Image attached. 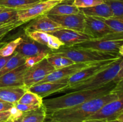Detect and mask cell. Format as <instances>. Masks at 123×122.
<instances>
[{
	"label": "cell",
	"instance_id": "cell-1",
	"mask_svg": "<svg viewBox=\"0 0 123 122\" xmlns=\"http://www.w3.org/2000/svg\"><path fill=\"white\" fill-rule=\"evenodd\" d=\"M118 98V94L112 91L106 95L94 98L76 106L48 114L46 118L56 122H83L106 104Z\"/></svg>",
	"mask_w": 123,
	"mask_h": 122
},
{
	"label": "cell",
	"instance_id": "cell-2",
	"mask_svg": "<svg viewBox=\"0 0 123 122\" xmlns=\"http://www.w3.org/2000/svg\"><path fill=\"white\" fill-rule=\"evenodd\" d=\"M116 84L112 81L94 89L69 92L57 98L43 100V105L48 114L58 110L73 107L94 98L106 95L113 90Z\"/></svg>",
	"mask_w": 123,
	"mask_h": 122
},
{
	"label": "cell",
	"instance_id": "cell-3",
	"mask_svg": "<svg viewBox=\"0 0 123 122\" xmlns=\"http://www.w3.org/2000/svg\"><path fill=\"white\" fill-rule=\"evenodd\" d=\"M50 53L67 57L75 63H92L106 60H116L121 57L119 54L102 52L91 49L66 45H63L58 50H52Z\"/></svg>",
	"mask_w": 123,
	"mask_h": 122
},
{
	"label": "cell",
	"instance_id": "cell-4",
	"mask_svg": "<svg viewBox=\"0 0 123 122\" xmlns=\"http://www.w3.org/2000/svg\"><path fill=\"white\" fill-rule=\"evenodd\" d=\"M123 57H120L113 62L109 67L95 74L91 77L75 84L68 87L64 92H73L85 90H91L98 88L111 82L116 77L121 67Z\"/></svg>",
	"mask_w": 123,
	"mask_h": 122
},
{
	"label": "cell",
	"instance_id": "cell-5",
	"mask_svg": "<svg viewBox=\"0 0 123 122\" xmlns=\"http://www.w3.org/2000/svg\"><path fill=\"white\" fill-rule=\"evenodd\" d=\"M123 44V33L115 32L102 38L90 39L72 47L91 49L102 52L119 54V49Z\"/></svg>",
	"mask_w": 123,
	"mask_h": 122
},
{
	"label": "cell",
	"instance_id": "cell-6",
	"mask_svg": "<svg viewBox=\"0 0 123 122\" xmlns=\"http://www.w3.org/2000/svg\"><path fill=\"white\" fill-rule=\"evenodd\" d=\"M55 70V68L48 62L46 57L28 69L24 77V86L28 89L42 81Z\"/></svg>",
	"mask_w": 123,
	"mask_h": 122
},
{
	"label": "cell",
	"instance_id": "cell-7",
	"mask_svg": "<svg viewBox=\"0 0 123 122\" xmlns=\"http://www.w3.org/2000/svg\"><path fill=\"white\" fill-rule=\"evenodd\" d=\"M62 1L63 0H46L36 4L27 9L18 11V20L27 22L40 16L46 14L54 6Z\"/></svg>",
	"mask_w": 123,
	"mask_h": 122
},
{
	"label": "cell",
	"instance_id": "cell-8",
	"mask_svg": "<svg viewBox=\"0 0 123 122\" xmlns=\"http://www.w3.org/2000/svg\"><path fill=\"white\" fill-rule=\"evenodd\" d=\"M119 98L106 104L86 120H115L123 110V91L114 92Z\"/></svg>",
	"mask_w": 123,
	"mask_h": 122
},
{
	"label": "cell",
	"instance_id": "cell-9",
	"mask_svg": "<svg viewBox=\"0 0 123 122\" xmlns=\"http://www.w3.org/2000/svg\"><path fill=\"white\" fill-rule=\"evenodd\" d=\"M116 60H106L94 62L91 65L77 72L68 78V87L91 77L101 71L108 68Z\"/></svg>",
	"mask_w": 123,
	"mask_h": 122
},
{
	"label": "cell",
	"instance_id": "cell-10",
	"mask_svg": "<svg viewBox=\"0 0 123 122\" xmlns=\"http://www.w3.org/2000/svg\"><path fill=\"white\" fill-rule=\"evenodd\" d=\"M115 32L101 18L85 16L84 33L91 39L102 38Z\"/></svg>",
	"mask_w": 123,
	"mask_h": 122
},
{
	"label": "cell",
	"instance_id": "cell-11",
	"mask_svg": "<svg viewBox=\"0 0 123 122\" xmlns=\"http://www.w3.org/2000/svg\"><path fill=\"white\" fill-rule=\"evenodd\" d=\"M48 17L64 28L84 32L85 29V16L80 12L70 15H48Z\"/></svg>",
	"mask_w": 123,
	"mask_h": 122
},
{
	"label": "cell",
	"instance_id": "cell-12",
	"mask_svg": "<svg viewBox=\"0 0 123 122\" xmlns=\"http://www.w3.org/2000/svg\"><path fill=\"white\" fill-rule=\"evenodd\" d=\"M68 87V79L34 84L28 89L30 92L36 93L42 98L56 92H64Z\"/></svg>",
	"mask_w": 123,
	"mask_h": 122
},
{
	"label": "cell",
	"instance_id": "cell-13",
	"mask_svg": "<svg viewBox=\"0 0 123 122\" xmlns=\"http://www.w3.org/2000/svg\"><path fill=\"white\" fill-rule=\"evenodd\" d=\"M94 62H92V63H74V64L67 66L64 68L56 69V70H55L54 72L50 73V74H49L43 80H42V81H40L36 84L47 82H54V81H60V80H64V79H68L70 77L73 75L76 72L91 65Z\"/></svg>",
	"mask_w": 123,
	"mask_h": 122
},
{
	"label": "cell",
	"instance_id": "cell-14",
	"mask_svg": "<svg viewBox=\"0 0 123 122\" xmlns=\"http://www.w3.org/2000/svg\"><path fill=\"white\" fill-rule=\"evenodd\" d=\"M64 28L50 19L47 14L40 16L34 19L27 25L25 31H38L52 33Z\"/></svg>",
	"mask_w": 123,
	"mask_h": 122
},
{
	"label": "cell",
	"instance_id": "cell-15",
	"mask_svg": "<svg viewBox=\"0 0 123 122\" xmlns=\"http://www.w3.org/2000/svg\"><path fill=\"white\" fill-rule=\"evenodd\" d=\"M51 34L56 37L66 46H73L91 39L88 35L84 32L66 28L61 29Z\"/></svg>",
	"mask_w": 123,
	"mask_h": 122
},
{
	"label": "cell",
	"instance_id": "cell-16",
	"mask_svg": "<svg viewBox=\"0 0 123 122\" xmlns=\"http://www.w3.org/2000/svg\"><path fill=\"white\" fill-rule=\"evenodd\" d=\"M28 69L24 64L0 77V87L24 86V77Z\"/></svg>",
	"mask_w": 123,
	"mask_h": 122
},
{
	"label": "cell",
	"instance_id": "cell-17",
	"mask_svg": "<svg viewBox=\"0 0 123 122\" xmlns=\"http://www.w3.org/2000/svg\"><path fill=\"white\" fill-rule=\"evenodd\" d=\"M29 39H24L16 49V51L25 58L36 56L41 53H50L52 51L51 49H49L48 47L42 45L30 38Z\"/></svg>",
	"mask_w": 123,
	"mask_h": 122
},
{
	"label": "cell",
	"instance_id": "cell-18",
	"mask_svg": "<svg viewBox=\"0 0 123 122\" xmlns=\"http://www.w3.org/2000/svg\"><path fill=\"white\" fill-rule=\"evenodd\" d=\"M25 33L30 39L48 47L52 50H58L64 44L53 35L38 31H25Z\"/></svg>",
	"mask_w": 123,
	"mask_h": 122
},
{
	"label": "cell",
	"instance_id": "cell-19",
	"mask_svg": "<svg viewBox=\"0 0 123 122\" xmlns=\"http://www.w3.org/2000/svg\"><path fill=\"white\" fill-rule=\"evenodd\" d=\"M27 90L28 88L25 86L0 87V101L14 104L18 102Z\"/></svg>",
	"mask_w": 123,
	"mask_h": 122
},
{
	"label": "cell",
	"instance_id": "cell-20",
	"mask_svg": "<svg viewBox=\"0 0 123 122\" xmlns=\"http://www.w3.org/2000/svg\"><path fill=\"white\" fill-rule=\"evenodd\" d=\"M80 10L84 16H86L95 17L102 19H110L114 17V13L110 6L106 2L94 7L80 8Z\"/></svg>",
	"mask_w": 123,
	"mask_h": 122
},
{
	"label": "cell",
	"instance_id": "cell-21",
	"mask_svg": "<svg viewBox=\"0 0 123 122\" xmlns=\"http://www.w3.org/2000/svg\"><path fill=\"white\" fill-rule=\"evenodd\" d=\"M46 0H0V7L19 11L27 9Z\"/></svg>",
	"mask_w": 123,
	"mask_h": 122
},
{
	"label": "cell",
	"instance_id": "cell-22",
	"mask_svg": "<svg viewBox=\"0 0 123 122\" xmlns=\"http://www.w3.org/2000/svg\"><path fill=\"white\" fill-rule=\"evenodd\" d=\"M47 116V112L43 105L38 108L24 112L20 122H44Z\"/></svg>",
	"mask_w": 123,
	"mask_h": 122
},
{
	"label": "cell",
	"instance_id": "cell-23",
	"mask_svg": "<svg viewBox=\"0 0 123 122\" xmlns=\"http://www.w3.org/2000/svg\"><path fill=\"white\" fill-rule=\"evenodd\" d=\"M80 13V8L73 4H62V2L54 6L46 14L48 15H70Z\"/></svg>",
	"mask_w": 123,
	"mask_h": 122
},
{
	"label": "cell",
	"instance_id": "cell-24",
	"mask_svg": "<svg viewBox=\"0 0 123 122\" xmlns=\"http://www.w3.org/2000/svg\"><path fill=\"white\" fill-rule=\"evenodd\" d=\"M25 58L19 53L15 51L12 57L0 70V77L7 74L8 72L16 69L18 67L25 64Z\"/></svg>",
	"mask_w": 123,
	"mask_h": 122
},
{
	"label": "cell",
	"instance_id": "cell-25",
	"mask_svg": "<svg viewBox=\"0 0 123 122\" xmlns=\"http://www.w3.org/2000/svg\"><path fill=\"white\" fill-rule=\"evenodd\" d=\"M46 59L48 62L55 68V70L75 63L72 60L68 57L60 55H53L51 53H49Z\"/></svg>",
	"mask_w": 123,
	"mask_h": 122
},
{
	"label": "cell",
	"instance_id": "cell-26",
	"mask_svg": "<svg viewBox=\"0 0 123 122\" xmlns=\"http://www.w3.org/2000/svg\"><path fill=\"white\" fill-rule=\"evenodd\" d=\"M43 98L40 97L36 93L27 90L24 95L20 98L17 103L26 105H35L42 106L43 105Z\"/></svg>",
	"mask_w": 123,
	"mask_h": 122
},
{
	"label": "cell",
	"instance_id": "cell-27",
	"mask_svg": "<svg viewBox=\"0 0 123 122\" xmlns=\"http://www.w3.org/2000/svg\"><path fill=\"white\" fill-rule=\"evenodd\" d=\"M24 39L22 37H18L16 39L7 43L3 47L0 49V56L7 57L13 55L16 51V48L24 41Z\"/></svg>",
	"mask_w": 123,
	"mask_h": 122
},
{
	"label": "cell",
	"instance_id": "cell-28",
	"mask_svg": "<svg viewBox=\"0 0 123 122\" xmlns=\"http://www.w3.org/2000/svg\"><path fill=\"white\" fill-rule=\"evenodd\" d=\"M18 11L9 10L0 13V26L18 21Z\"/></svg>",
	"mask_w": 123,
	"mask_h": 122
},
{
	"label": "cell",
	"instance_id": "cell-29",
	"mask_svg": "<svg viewBox=\"0 0 123 122\" xmlns=\"http://www.w3.org/2000/svg\"><path fill=\"white\" fill-rule=\"evenodd\" d=\"M109 5L115 17H123V0H105Z\"/></svg>",
	"mask_w": 123,
	"mask_h": 122
},
{
	"label": "cell",
	"instance_id": "cell-30",
	"mask_svg": "<svg viewBox=\"0 0 123 122\" xmlns=\"http://www.w3.org/2000/svg\"><path fill=\"white\" fill-rule=\"evenodd\" d=\"M102 19L114 31L123 33V17H114L110 18V19Z\"/></svg>",
	"mask_w": 123,
	"mask_h": 122
},
{
	"label": "cell",
	"instance_id": "cell-31",
	"mask_svg": "<svg viewBox=\"0 0 123 122\" xmlns=\"http://www.w3.org/2000/svg\"><path fill=\"white\" fill-rule=\"evenodd\" d=\"M105 2V0H73V4L79 8L94 7Z\"/></svg>",
	"mask_w": 123,
	"mask_h": 122
},
{
	"label": "cell",
	"instance_id": "cell-32",
	"mask_svg": "<svg viewBox=\"0 0 123 122\" xmlns=\"http://www.w3.org/2000/svg\"><path fill=\"white\" fill-rule=\"evenodd\" d=\"M25 23L26 22L18 20V21L17 22L10 23L6 24V25L0 26V39H1L2 37H4L7 33H8V32H10L11 31L14 29L19 27V26H21L22 25H23V24Z\"/></svg>",
	"mask_w": 123,
	"mask_h": 122
},
{
	"label": "cell",
	"instance_id": "cell-33",
	"mask_svg": "<svg viewBox=\"0 0 123 122\" xmlns=\"http://www.w3.org/2000/svg\"><path fill=\"white\" fill-rule=\"evenodd\" d=\"M49 53H50L43 52L41 53L38 54V55H36V56L25 58V65L28 68H31L32 66L35 65L36 64L38 63V62L42 61V60L45 59Z\"/></svg>",
	"mask_w": 123,
	"mask_h": 122
},
{
	"label": "cell",
	"instance_id": "cell-34",
	"mask_svg": "<svg viewBox=\"0 0 123 122\" xmlns=\"http://www.w3.org/2000/svg\"><path fill=\"white\" fill-rule=\"evenodd\" d=\"M10 117L8 122H14L15 121L19 120L24 114V112L18 110L14 105L10 110Z\"/></svg>",
	"mask_w": 123,
	"mask_h": 122
},
{
	"label": "cell",
	"instance_id": "cell-35",
	"mask_svg": "<svg viewBox=\"0 0 123 122\" xmlns=\"http://www.w3.org/2000/svg\"><path fill=\"white\" fill-rule=\"evenodd\" d=\"M14 106L16 107L18 110L19 111H22V112H28V111H31V110H36V109L38 108L41 106L40 105H26V104H20L18 103H15L14 104Z\"/></svg>",
	"mask_w": 123,
	"mask_h": 122
},
{
	"label": "cell",
	"instance_id": "cell-36",
	"mask_svg": "<svg viewBox=\"0 0 123 122\" xmlns=\"http://www.w3.org/2000/svg\"><path fill=\"white\" fill-rule=\"evenodd\" d=\"M13 106H14V104H12V103L4 101H0V112L8 111Z\"/></svg>",
	"mask_w": 123,
	"mask_h": 122
},
{
	"label": "cell",
	"instance_id": "cell-37",
	"mask_svg": "<svg viewBox=\"0 0 123 122\" xmlns=\"http://www.w3.org/2000/svg\"><path fill=\"white\" fill-rule=\"evenodd\" d=\"M122 80H123V59L121 61V67H120V70H119L118 74H117L116 77L114 78L113 81L117 84V83H118L119 81H120Z\"/></svg>",
	"mask_w": 123,
	"mask_h": 122
},
{
	"label": "cell",
	"instance_id": "cell-38",
	"mask_svg": "<svg viewBox=\"0 0 123 122\" xmlns=\"http://www.w3.org/2000/svg\"><path fill=\"white\" fill-rule=\"evenodd\" d=\"M10 117V110L0 112V122H8Z\"/></svg>",
	"mask_w": 123,
	"mask_h": 122
},
{
	"label": "cell",
	"instance_id": "cell-39",
	"mask_svg": "<svg viewBox=\"0 0 123 122\" xmlns=\"http://www.w3.org/2000/svg\"><path fill=\"white\" fill-rule=\"evenodd\" d=\"M13 55L10 56H7V57H2V56H0V70L3 68L4 66L6 65V63L8 62V60L12 57Z\"/></svg>",
	"mask_w": 123,
	"mask_h": 122
},
{
	"label": "cell",
	"instance_id": "cell-40",
	"mask_svg": "<svg viewBox=\"0 0 123 122\" xmlns=\"http://www.w3.org/2000/svg\"><path fill=\"white\" fill-rule=\"evenodd\" d=\"M83 122H118L117 120H86Z\"/></svg>",
	"mask_w": 123,
	"mask_h": 122
},
{
	"label": "cell",
	"instance_id": "cell-41",
	"mask_svg": "<svg viewBox=\"0 0 123 122\" xmlns=\"http://www.w3.org/2000/svg\"><path fill=\"white\" fill-rule=\"evenodd\" d=\"M116 120H117L118 122H123V110L121 111L117 117L116 118Z\"/></svg>",
	"mask_w": 123,
	"mask_h": 122
},
{
	"label": "cell",
	"instance_id": "cell-42",
	"mask_svg": "<svg viewBox=\"0 0 123 122\" xmlns=\"http://www.w3.org/2000/svg\"><path fill=\"white\" fill-rule=\"evenodd\" d=\"M118 53L121 57H123V44L121 45V46L120 47V49H119Z\"/></svg>",
	"mask_w": 123,
	"mask_h": 122
},
{
	"label": "cell",
	"instance_id": "cell-43",
	"mask_svg": "<svg viewBox=\"0 0 123 122\" xmlns=\"http://www.w3.org/2000/svg\"><path fill=\"white\" fill-rule=\"evenodd\" d=\"M10 9H8V8H4V7H0V13H2V12L4 11H7V10H9Z\"/></svg>",
	"mask_w": 123,
	"mask_h": 122
},
{
	"label": "cell",
	"instance_id": "cell-44",
	"mask_svg": "<svg viewBox=\"0 0 123 122\" xmlns=\"http://www.w3.org/2000/svg\"><path fill=\"white\" fill-rule=\"evenodd\" d=\"M47 122H54V121H51V120H48Z\"/></svg>",
	"mask_w": 123,
	"mask_h": 122
},
{
	"label": "cell",
	"instance_id": "cell-45",
	"mask_svg": "<svg viewBox=\"0 0 123 122\" xmlns=\"http://www.w3.org/2000/svg\"><path fill=\"white\" fill-rule=\"evenodd\" d=\"M20 122V121H19V120H17V121H15V122Z\"/></svg>",
	"mask_w": 123,
	"mask_h": 122
},
{
	"label": "cell",
	"instance_id": "cell-46",
	"mask_svg": "<svg viewBox=\"0 0 123 122\" xmlns=\"http://www.w3.org/2000/svg\"><path fill=\"white\" fill-rule=\"evenodd\" d=\"M64 1V0H63V1Z\"/></svg>",
	"mask_w": 123,
	"mask_h": 122
},
{
	"label": "cell",
	"instance_id": "cell-47",
	"mask_svg": "<svg viewBox=\"0 0 123 122\" xmlns=\"http://www.w3.org/2000/svg\"><path fill=\"white\" fill-rule=\"evenodd\" d=\"M64 1H65V0H64Z\"/></svg>",
	"mask_w": 123,
	"mask_h": 122
}]
</instances>
